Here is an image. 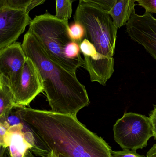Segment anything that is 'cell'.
<instances>
[{
  "label": "cell",
  "mask_w": 156,
  "mask_h": 157,
  "mask_svg": "<svg viewBox=\"0 0 156 157\" xmlns=\"http://www.w3.org/2000/svg\"><path fill=\"white\" fill-rule=\"evenodd\" d=\"M15 109L17 116L49 151L64 157H112L109 145L76 116L26 107Z\"/></svg>",
  "instance_id": "obj_1"
},
{
  "label": "cell",
  "mask_w": 156,
  "mask_h": 157,
  "mask_svg": "<svg viewBox=\"0 0 156 157\" xmlns=\"http://www.w3.org/2000/svg\"><path fill=\"white\" fill-rule=\"evenodd\" d=\"M22 46L39 73L51 111L77 117L90 101L86 88L79 81L76 73L53 61L29 30L24 36Z\"/></svg>",
  "instance_id": "obj_2"
},
{
  "label": "cell",
  "mask_w": 156,
  "mask_h": 157,
  "mask_svg": "<svg viewBox=\"0 0 156 157\" xmlns=\"http://www.w3.org/2000/svg\"><path fill=\"white\" fill-rule=\"evenodd\" d=\"M29 26L28 30L42 44L49 57L69 71L76 73L79 67L66 56L67 47L73 41L69 34L68 21L59 19L46 12L36 16Z\"/></svg>",
  "instance_id": "obj_3"
},
{
  "label": "cell",
  "mask_w": 156,
  "mask_h": 157,
  "mask_svg": "<svg viewBox=\"0 0 156 157\" xmlns=\"http://www.w3.org/2000/svg\"><path fill=\"white\" fill-rule=\"evenodd\" d=\"M74 19L83 26L85 38L98 53L104 59H113L118 29L108 12L79 0Z\"/></svg>",
  "instance_id": "obj_4"
},
{
  "label": "cell",
  "mask_w": 156,
  "mask_h": 157,
  "mask_svg": "<svg viewBox=\"0 0 156 157\" xmlns=\"http://www.w3.org/2000/svg\"><path fill=\"white\" fill-rule=\"evenodd\" d=\"M114 139L123 150L136 151L146 147L154 132L149 118L125 113L113 127Z\"/></svg>",
  "instance_id": "obj_5"
},
{
  "label": "cell",
  "mask_w": 156,
  "mask_h": 157,
  "mask_svg": "<svg viewBox=\"0 0 156 157\" xmlns=\"http://www.w3.org/2000/svg\"><path fill=\"white\" fill-rule=\"evenodd\" d=\"M36 136L23 121L11 125L6 134L0 138L1 148L8 149L10 157H25L31 151L39 156L45 148L38 145Z\"/></svg>",
  "instance_id": "obj_6"
},
{
  "label": "cell",
  "mask_w": 156,
  "mask_h": 157,
  "mask_svg": "<svg viewBox=\"0 0 156 157\" xmlns=\"http://www.w3.org/2000/svg\"><path fill=\"white\" fill-rule=\"evenodd\" d=\"M126 32L156 60V18L150 13L133 14L126 25Z\"/></svg>",
  "instance_id": "obj_7"
},
{
  "label": "cell",
  "mask_w": 156,
  "mask_h": 157,
  "mask_svg": "<svg viewBox=\"0 0 156 157\" xmlns=\"http://www.w3.org/2000/svg\"><path fill=\"white\" fill-rule=\"evenodd\" d=\"M43 91L39 73L34 63L27 57L19 82L13 90L15 108L28 106Z\"/></svg>",
  "instance_id": "obj_8"
},
{
  "label": "cell",
  "mask_w": 156,
  "mask_h": 157,
  "mask_svg": "<svg viewBox=\"0 0 156 157\" xmlns=\"http://www.w3.org/2000/svg\"><path fill=\"white\" fill-rule=\"evenodd\" d=\"M32 20L24 10L0 8V49L16 42Z\"/></svg>",
  "instance_id": "obj_9"
},
{
  "label": "cell",
  "mask_w": 156,
  "mask_h": 157,
  "mask_svg": "<svg viewBox=\"0 0 156 157\" xmlns=\"http://www.w3.org/2000/svg\"><path fill=\"white\" fill-rule=\"evenodd\" d=\"M27 58L20 42H14L0 49V78L12 90L19 82Z\"/></svg>",
  "instance_id": "obj_10"
},
{
  "label": "cell",
  "mask_w": 156,
  "mask_h": 157,
  "mask_svg": "<svg viewBox=\"0 0 156 157\" xmlns=\"http://www.w3.org/2000/svg\"><path fill=\"white\" fill-rule=\"evenodd\" d=\"M136 0H119L108 13L117 29L128 23L135 13Z\"/></svg>",
  "instance_id": "obj_11"
},
{
  "label": "cell",
  "mask_w": 156,
  "mask_h": 157,
  "mask_svg": "<svg viewBox=\"0 0 156 157\" xmlns=\"http://www.w3.org/2000/svg\"><path fill=\"white\" fill-rule=\"evenodd\" d=\"M14 108L13 90L5 81L0 78V120H7Z\"/></svg>",
  "instance_id": "obj_12"
},
{
  "label": "cell",
  "mask_w": 156,
  "mask_h": 157,
  "mask_svg": "<svg viewBox=\"0 0 156 157\" xmlns=\"http://www.w3.org/2000/svg\"><path fill=\"white\" fill-rule=\"evenodd\" d=\"M46 0H0V8L8 7L21 9L29 13L35 7L44 3Z\"/></svg>",
  "instance_id": "obj_13"
},
{
  "label": "cell",
  "mask_w": 156,
  "mask_h": 157,
  "mask_svg": "<svg viewBox=\"0 0 156 157\" xmlns=\"http://www.w3.org/2000/svg\"><path fill=\"white\" fill-rule=\"evenodd\" d=\"M56 11L55 16L61 20L70 19L72 13L73 0H56Z\"/></svg>",
  "instance_id": "obj_14"
},
{
  "label": "cell",
  "mask_w": 156,
  "mask_h": 157,
  "mask_svg": "<svg viewBox=\"0 0 156 157\" xmlns=\"http://www.w3.org/2000/svg\"><path fill=\"white\" fill-rule=\"evenodd\" d=\"M69 34L71 39L79 45L85 38L86 36L85 29L78 22H75L70 26Z\"/></svg>",
  "instance_id": "obj_15"
},
{
  "label": "cell",
  "mask_w": 156,
  "mask_h": 157,
  "mask_svg": "<svg viewBox=\"0 0 156 157\" xmlns=\"http://www.w3.org/2000/svg\"><path fill=\"white\" fill-rule=\"evenodd\" d=\"M86 3L94 6L109 13L119 0H81Z\"/></svg>",
  "instance_id": "obj_16"
},
{
  "label": "cell",
  "mask_w": 156,
  "mask_h": 157,
  "mask_svg": "<svg viewBox=\"0 0 156 157\" xmlns=\"http://www.w3.org/2000/svg\"><path fill=\"white\" fill-rule=\"evenodd\" d=\"M138 5L145 9L146 12L156 14V0H136Z\"/></svg>",
  "instance_id": "obj_17"
},
{
  "label": "cell",
  "mask_w": 156,
  "mask_h": 157,
  "mask_svg": "<svg viewBox=\"0 0 156 157\" xmlns=\"http://www.w3.org/2000/svg\"><path fill=\"white\" fill-rule=\"evenodd\" d=\"M112 157H147L137 154L136 151L123 150L122 151H112Z\"/></svg>",
  "instance_id": "obj_18"
},
{
  "label": "cell",
  "mask_w": 156,
  "mask_h": 157,
  "mask_svg": "<svg viewBox=\"0 0 156 157\" xmlns=\"http://www.w3.org/2000/svg\"><path fill=\"white\" fill-rule=\"evenodd\" d=\"M149 119L154 132V137L156 139V105H155L154 109L150 113Z\"/></svg>",
  "instance_id": "obj_19"
},
{
  "label": "cell",
  "mask_w": 156,
  "mask_h": 157,
  "mask_svg": "<svg viewBox=\"0 0 156 157\" xmlns=\"http://www.w3.org/2000/svg\"><path fill=\"white\" fill-rule=\"evenodd\" d=\"M147 157H156V144L154 145L147 154Z\"/></svg>",
  "instance_id": "obj_20"
},
{
  "label": "cell",
  "mask_w": 156,
  "mask_h": 157,
  "mask_svg": "<svg viewBox=\"0 0 156 157\" xmlns=\"http://www.w3.org/2000/svg\"><path fill=\"white\" fill-rule=\"evenodd\" d=\"M0 157H10L8 149L1 148Z\"/></svg>",
  "instance_id": "obj_21"
},
{
  "label": "cell",
  "mask_w": 156,
  "mask_h": 157,
  "mask_svg": "<svg viewBox=\"0 0 156 157\" xmlns=\"http://www.w3.org/2000/svg\"><path fill=\"white\" fill-rule=\"evenodd\" d=\"M42 157H60L59 155L53 151H50L49 152L45 155Z\"/></svg>",
  "instance_id": "obj_22"
},
{
  "label": "cell",
  "mask_w": 156,
  "mask_h": 157,
  "mask_svg": "<svg viewBox=\"0 0 156 157\" xmlns=\"http://www.w3.org/2000/svg\"><path fill=\"white\" fill-rule=\"evenodd\" d=\"M25 157H34L33 154H32V151H29L27 153Z\"/></svg>",
  "instance_id": "obj_23"
},
{
  "label": "cell",
  "mask_w": 156,
  "mask_h": 157,
  "mask_svg": "<svg viewBox=\"0 0 156 157\" xmlns=\"http://www.w3.org/2000/svg\"><path fill=\"white\" fill-rule=\"evenodd\" d=\"M59 156H60V157H64L63 156H60V155H59Z\"/></svg>",
  "instance_id": "obj_24"
}]
</instances>
